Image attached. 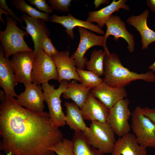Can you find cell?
Here are the masks:
<instances>
[{
  "instance_id": "1",
  "label": "cell",
  "mask_w": 155,
  "mask_h": 155,
  "mask_svg": "<svg viewBox=\"0 0 155 155\" xmlns=\"http://www.w3.org/2000/svg\"><path fill=\"white\" fill-rule=\"evenodd\" d=\"M0 135V150L6 155H55L50 148L63 138L48 113L30 111L12 97L1 102Z\"/></svg>"
},
{
  "instance_id": "2",
  "label": "cell",
  "mask_w": 155,
  "mask_h": 155,
  "mask_svg": "<svg viewBox=\"0 0 155 155\" xmlns=\"http://www.w3.org/2000/svg\"><path fill=\"white\" fill-rule=\"evenodd\" d=\"M103 67V82L112 87L125 88L132 82L138 80L148 82L155 81L152 71L139 73L131 71L123 65L118 56L114 53L106 55Z\"/></svg>"
},
{
  "instance_id": "3",
  "label": "cell",
  "mask_w": 155,
  "mask_h": 155,
  "mask_svg": "<svg viewBox=\"0 0 155 155\" xmlns=\"http://www.w3.org/2000/svg\"><path fill=\"white\" fill-rule=\"evenodd\" d=\"M7 26L5 30H0V40L4 48L5 57L9 56L23 51L33 52L25 41L24 36L28 37L26 31L21 29L17 26L16 21L9 15H6Z\"/></svg>"
},
{
  "instance_id": "4",
  "label": "cell",
  "mask_w": 155,
  "mask_h": 155,
  "mask_svg": "<svg viewBox=\"0 0 155 155\" xmlns=\"http://www.w3.org/2000/svg\"><path fill=\"white\" fill-rule=\"evenodd\" d=\"M83 133L90 144L103 153H111L116 141L115 133L106 122H92Z\"/></svg>"
},
{
  "instance_id": "5",
  "label": "cell",
  "mask_w": 155,
  "mask_h": 155,
  "mask_svg": "<svg viewBox=\"0 0 155 155\" xmlns=\"http://www.w3.org/2000/svg\"><path fill=\"white\" fill-rule=\"evenodd\" d=\"M69 82L67 80L62 81L57 89L55 88L54 85H50L48 82L42 84L50 119L54 126L57 128L63 127L66 124L65 115L62 111L60 97L67 88Z\"/></svg>"
},
{
  "instance_id": "6",
  "label": "cell",
  "mask_w": 155,
  "mask_h": 155,
  "mask_svg": "<svg viewBox=\"0 0 155 155\" xmlns=\"http://www.w3.org/2000/svg\"><path fill=\"white\" fill-rule=\"evenodd\" d=\"M142 108L137 106L131 113V129L140 145L155 148V124L143 114Z\"/></svg>"
},
{
  "instance_id": "7",
  "label": "cell",
  "mask_w": 155,
  "mask_h": 155,
  "mask_svg": "<svg viewBox=\"0 0 155 155\" xmlns=\"http://www.w3.org/2000/svg\"><path fill=\"white\" fill-rule=\"evenodd\" d=\"M35 54L31 78L37 85L48 82L51 80H58L57 69L52 57L41 49Z\"/></svg>"
},
{
  "instance_id": "8",
  "label": "cell",
  "mask_w": 155,
  "mask_h": 155,
  "mask_svg": "<svg viewBox=\"0 0 155 155\" xmlns=\"http://www.w3.org/2000/svg\"><path fill=\"white\" fill-rule=\"evenodd\" d=\"M129 101L123 99L118 102L109 109L106 122L115 134L119 137L129 133L131 126L128 122L131 113L129 108Z\"/></svg>"
},
{
  "instance_id": "9",
  "label": "cell",
  "mask_w": 155,
  "mask_h": 155,
  "mask_svg": "<svg viewBox=\"0 0 155 155\" xmlns=\"http://www.w3.org/2000/svg\"><path fill=\"white\" fill-rule=\"evenodd\" d=\"M35 54L33 52L23 51L13 55L9 64L18 82L25 88L32 84L31 75Z\"/></svg>"
},
{
  "instance_id": "10",
  "label": "cell",
  "mask_w": 155,
  "mask_h": 155,
  "mask_svg": "<svg viewBox=\"0 0 155 155\" xmlns=\"http://www.w3.org/2000/svg\"><path fill=\"white\" fill-rule=\"evenodd\" d=\"M105 25L107 28L103 36L102 46L106 55L110 53L106 44V40L110 35L113 36L116 41L120 38L124 39L127 43L128 50L131 53L133 52L135 46L134 36L127 30L125 22L119 16L111 15L106 21Z\"/></svg>"
},
{
  "instance_id": "11",
  "label": "cell",
  "mask_w": 155,
  "mask_h": 155,
  "mask_svg": "<svg viewBox=\"0 0 155 155\" xmlns=\"http://www.w3.org/2000/svg\"><path fill=\"white\" fill-rule=\"evenodd\" d=\"M78 28L80 35L79 43L77 49L71 57L74 60L77 69L84 70L88 61L84 56L85 53L93 46H102L103 36L97 35L82 27Z\"/></svg>"
},
{
  "instance_id": "12",
  "label": "cell",
  "mask_w": 155,
  "mask_h": 155,
  "mask_svg": "<svg viewBox=\"0 0 155 155\" xmlns=\"http://www.w3.org/2000/svg\"><path fill=\"white\" fill-rule=\"evenodd\" d=\"M24 92L18 95L17 103L20 106L33 111L44 112V101L42 86L33 83L25 88Z\"/></svg>"
},
{
  "instance_id": "13",
  "label": "cell",
  "mask_w": 155,
  "mask_h": 155,
  "mask_svg": "<svg viewBox=\"0 0 155 155\" xmlns=\"http://www.w3.org/2000/svg\"><path fill=\"white\" fill-rule=\"evenodd\" d=\"M20 18L26 23L25 29L31 37L34 44L33 52L36 53L42 49V44L45 38L49 37L50 32L43 20L31 17L24 13Z\"/></svg>"
},
{
  "instance_id": "14",
  "label": "cell",
  "mask_w": 155,
  "mask_h": 155,
  "mask_svg": "<svg viewBox=\"0 0 155 155\" xmlns=\"http://www.w3.org/2000/svg\"><path fill=\"white\" fill-rule=\"evenodd\" d=\"M52 57L58 71L59 82L64 80L69 82L72 80L82 82L77 73L74 61L69 56V50L59 51Z\"/></svg>"
},
{
  "instance_id": "15",
  "label": "cell",
  "mask_w": 155,
  "mask_h": 155,
  "mask_svg": "<svg viewBox=\"0 0 155 155\" xmlns=\"http://www.w3.org/2000/svg\"><path fill=\"white\" fill-rule=\"evenodd\" d=\"M90 92L109 109L119 101L124 99L127 95L125 88L112 87L104 82L92 89Z\"/></svg>"
},
{
  "instance_id": "16",
  "label": "cell",
  "mask_w": 155,
  "mask_h": 155,
  "mask_svg": "<svg viewBox=\"0 0 155 155\" xmlns=\"http://www.w3.org/2000/svg\"><path fill=\"white\" fill-rule=\"evenodd\" d=\"M2 45L0 46V86L5 93L6 97H17L14 88L18 82L9 64V58L4 56Z\"/></svg>"
},
{
  "instance_id": "17",
  "label": "cell",
  "mask_w": 155,
  "mask_h": 155,
  "mask_svg": "<svg viewBox=\"0 0 155 155\" xmlns=\"http://www.w3.org/2000/svg\"><path fill=\"white\" fill-rule=\"evenodd\" d=\"M80 109L84 119L91 122H106L109 112V109L94 97L90 92L88 95L85 104Z\"/></svg>"
},
{
  "instance_id": "18",
  "label": "cell",
  "mask_w": 155,
  "mask_h": 155,
  "mask_svg": "<svg viewBox=\"0 0 155 155\" xmlns=\"http://www.w3.org/2000/svg\"><path fill=\"white\" fill-rule=\"evenodd\" d=\"M49 20L52 22L59 24L63 26L65 28L67 34L72 39L74 38L73 29L76 26L83 27L101 35L104 34V31L98 25L78 19L70 13L66 16H61L53 14L50 17Z\"/></svg>"
},
{
  "instance_id": "19",
  "label": "cell",
  "mask_w": 155,
  "mask_h": 155,
  "mask_svg": "<svg viewBox=\"0 0 155 155\" xmlns=\"http://www.w3.org/2000/svg\"><path fill=\"white\" fill-rule=\"evenodd\" d=\"M111 155H147L146 148L140 145L133 134L129 133L116 141Z\"/></svg>"
},
{
  "instance_id": "20",
  "label": "cell",
  "mask_w": 155,
  "mask_h": 155,
  "mask_svg": "<svg viewBox=\"0 0 155 155\" xmlns=\"http://www.w3.org/2000/svg\"><path fill=\"white\" fill-rule=\"evenodd\" d=\"M149 14V10L146 9L140 15L131 16L127 20L128 24L135 27L140 33L143 50L147 49L150 44L155 42V32L147 24Z\"/></svg>"
},
{
  "instance_id": "21",
  "label": "cell",
  "mask_w": 155,
  "mask_h": 155,
  "mask_svg": "<svg viewBox=\"0 0 155 155\" xmlns=\"http://www.w3.org/2000/svg\"><path fill=\"white\" fill-rule=\"evenodd\" d=\"M126 0H119L117 1L113 0L109 5L100 9L88 13V18L86 21L90 23L96 22L101 28L105 25L107 19L115 11L121 9L129 11L130 10L129 6L125 4Z\"/></svg>"
},
{
  "instance_id": "22",
  "label": "cell",
  "mask_w": 155,
  "mask_h": 155,
  "mask_svg": "<svg viewBox=\"0 0 155 155\" xmlns=\"http://www.w3.org/2000/svg\"><path fill=\"white\" fill-rule=\"evenodd\" d=\"M66 124L75 132H83L87 127L84 121L81 109L74 102H66Z\"/></svg>"
},
{
  "instance_id": "23",
  "label": "cell",
  "mask_w": 155,
  "mask_h": 155,
  "mask_svg": "<svg viewBox=\"0 0 155 155\" xmlns=\"http://www.w3.org/2000/svg\"><path fill=\"white\" fill-rule=\"evenodd\" d=\"M91 90L73 80L69 82L67 88L63 94V97L66 99H71L81 109Z\"/></svg>"
},
{
  "instance_id": "24",
  "label": "cell",
  "mask_w": 155,
  "mask_h": 155,
  "mask_svg": "<svg viewBox=\"0 0 155 155\" xmlns=\"http://www.w3.org/2000/svg\"><path fill=\"white\" fill-rule=\"evenodd\" d=\"M72 141L74 155H104L90 144L82 132H75Z\"/></svg>"
},
{
  "instance_id": "25",
  "label": "cell",
  "mask_w": 155,
  "mask_h": 155,
  "mask_svg": "<svg viewBox=\"0 0 155 155\" xmlns=\"http://www.w3.org/2000/svg\"><path fill=\"white\" fill-rule=\"evenodd\" d=\"M106 54L102 50H93L91 53L90 60L86 64L87 69L98 76L103 74V63Z\"/></svg>"
},
{
  "instance_id": "26",
  "label": "cell",
  "mask_w": 155,
  "mask_h": 155,
  "mask_svg": "<svg viewBox=\"0 0 155 155\" xmlns=\"http://www.w3.org/2000/svg\"><path fill=\"white\" fill-rule=\"evenodd\" d=\"M12 5L17 9L34 18L40 19L45 22L49 20V14L40 12L28 4L24 0H13Z\"/></svg>"
},
{
  "instance_id": "27",
  "label": "cell",
  "mask_w": 155,
  "mask_h": 155,
  "mask_svg": "<svg viewBox=\"0 0 155 155\" xmlns=\"http://www.w3.org/2000/svg\"><path fill=\"white\" fill-rule=\"evenodd\" d=\"M77 73L82 80L81 83L91 89L103 82V79L90 71H85L77 69Z\"/></svg>"
},
{
  "instance_id": "28",
  "label": "cell",
  "mask_w": 155,
  "mask_h": 155,
  "mask_svg": "<svg viewBox=\"0 0 155 155\" xmlns=\"http://www.w3.org/2000/svg\"><path fill=\"white\" fill-rule=\"evenodd\" d=\"M57 155H74L72 140L63 138L50 149Z\"/></svg>"
},
{
  "instance_id": "29",
  "label": "cell",
  "mask_w": 155,
  "mask_h": 155,
  "mask_svg": "<svg viewBox=\"0 0 155 155\" xmlns=\"http://www.w3.org/2000/svg\"><path fill=\"white\" fill-rule=\"evenodd\" d=\"M72 0H49L48 2L53 9L62 12L69 11V7Z\"/></svg>"
},
{
  "instance_id": "30",
  "label": "cell",
  "mask_w": 155,
  "mask_h": 155,
  "mask_svg": "<svg viewBox=\"0 0 155 155\" xmlns=\"http://www.w3.org/2000/svg\"><path fill=\"white\" fill-rule=\"evenodd\" d=\"M30 3L35 6L39 10L50 14L53 12L52 8L46 3L45 0H27Z\"/></svg>"
},
{
  "instance_id": "31",
  "label": "cell",
  "mask_w": 155,
  "mask_h": 155,
  "mask_svg": "<svg viewBox=\"0 0 155 155\" xmlns=\"http://www.w3.org/2000/svg\"><path fill=\"white\" fill-rule=\"evenodd\" d=\"M42 49L46 53L51 57L57 55L59 52L53 46L49 37H46L44 39L42 44Z\"/></svg>"
},
{
  "instance_id": "32",
  "label": "cell",
  "mask_w": 155,
  "mask_h": 155,
  "mask_svg": "<svg viewBox=\"0 0 155 155\" xmlns=\"http://www.w3.org/2000/svg\"><path fill=\"white\" fill-rule=\"evenodd\" d=\"M0 8L7 11L8 13L9 16H11V17L15 20L16 22H19L21 25L22 28L24 29L25 28H25L22 24V22L24 20L20 17L19 18L16 16L14 12L8 7L5 0H0Z\"/></svg>"
},
{
  "instance_id": "33",
  "label": "cell",
  "mask_w": 155,
  "mask_h": 155,
  "mask_svg": "<svg viewBox=\"0 0 155 155\" xmlns=\"http://www.w3.org/2000/svg\"><path fill=\"white\" fill-rule=\"evenodd\" d=\"M142 112L155 124V108H150L148 107L142 108Z\"/></svg>"
},
{
  "instance_id": "34",
  "label": "cell",
  "mask_w": 155,
  "mask_h": 155,
  "mask_svg": "<svg viewBox=\"0 0 155 155\" xmlns=\"http://www.w3.org/2000/svg\"><path fill=\"white\" fill-rule=\"evenodd\" d=\"M146 3L151 10L155 12V0H147Z\"/></svg>"
},
{
  "instance_id": "35",
  "label": "cell",
  "mask_w": 155,
  "mask_h": 155,
  "mask_svg": "<svg viewBox=\"0 0 155 155\" xmlns=\"http://www.w3.org/2000/svg\"><path fill=\"white\" fill-rule=\"evenodd\" d=\"M110 0H95L94 2L96 8L99 7L102 4H108L109 3Z\"/></svg>"
},
{
  "instance_id": "36",
  "label": "cell",
  "mask_w": 155,
  "mask_h": 155,
  "mask_svg": "<svg viewBox=\"0 0 155 155\" xmlns=\"http://www.w3.org/2000/svg\"><path fill=\"white\" fill-rule=\"evenodd\" d=\"M6 97L5 95V93L4 91L2 90H0V100L1 102L5 100Z\"/></svg>"
},
{
  "instance_id": "37",
  "label": "cell",
  "mask_w": 155,
  "mask_h": 155,
  "mask_svg": "<svg viewBox=\"0 0 155 155\" xmlns=\"http://www.w3.org/2000/svg\"><path fill=\"white\" fill-rule=\"evenodd\" d=\"M148 69L152 71L155 75V61L153 64L149 67Z\"/></svg>"
},
{
  "instance_id": "38",
  "label": "cell",
  "mask_w": 155,
  "mask_h": 155,
  "mask_svg": "<svg viewBox=\"0 0 155 155\" xmlns=\"http://www.w3.org/2000/svg\"><path fill=\"white\" fill-rule=\"evenodd\" d=\"M0 155H4V154L2 153V152H0Z\"/></svg>"
}]
</instances>
